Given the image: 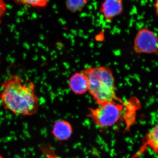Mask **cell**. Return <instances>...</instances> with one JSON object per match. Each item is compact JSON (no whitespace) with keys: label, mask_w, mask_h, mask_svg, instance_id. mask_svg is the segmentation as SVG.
Instances as JSON below:
<instances>
[{"label":"cell","mask_w":158,"mask_h":158,"mask_svg":"<svg viewBox=\"0 0 158 158\" xmlns=\"http://www.w3.org/2000/svg\"><path fill=\"white\" fill-rule=\"evenodd\" d=\"M154 8L155 9L156 13L158 16V0H155V2L154 3Z\"/></svg>","instance_id":"12"},{"label":"cell","mask_w":158,"mask_h":158,"mask_svg":"<svg viewBox=\"0 0 158 158\" xmlns=\"http://www.w3.org/2000/svg\"><path fill=\"white\" fill-rule=\"evenodd\" d=\"M81 72L87 77L90 95L98 106L112 102H120L117 96L112 70L106 66L86 68Z\"/></svg>","instance_id":"3"},{"label":"cell","mask_w":158,"mask_h":158,"mask_svg":"<svg viewBox=\"0 0 158 158\" xmlns=\"http://www.w3.org/2000/svg\"><path fill=\"white\" fill-rule=\"evenodd\" d=\"M0 102L13 114L31 116L37 113L39 100L34 82L12 75L1 84Z\"/></svg>","instance_id":"1"},{"label":"cell","mask_w":158,"mask_h":158,"mask_svg":"<svg viewBox=\"0 0 158 158\" xmlns=\"http://www.w3.org/2000/svg\"><path fill=\"white\" fill-rule=\"evenodd\" d=\"M18 6H30L34 8H44L48 6L49 0H13Z\"/></svg>","instance_id":"9"},{"label":"cell","mask_w":158,"mask_h":158,"mask_svg":"<svg viewBox=\"0 0 158 158\" xmlns=\"http://www.w3.org/2000/svg\"><path fill=\"white\" fill-rule=\"evenodd\" d=\"M52 133L55 138L59 141H66L70 138L72 134V127L68 122L59 120L54 123Z\"/></svg>","instance_id":"8"},{"label":"cell","mask_w":158,"mask_h":158,"mask_svg":"<svg viewBox=\"0 0 158 158\" xmlns=\"http://www.w3.org/2000/svg\"><path fill=\"white\" fill-rule=\"evenodd\" d=\"M124 10L123 0H102L99 12L104 19L110 22L121 15Z\"/></svg>","instance_id":"5"},{"label":"cell","mask_w":158,"mask_h":158,"mask_svg":"<svg viewBox=\"0 0 158 158\" xmlns=\"http://www.w3.org/2000/svg\"><path fill=\"white\" fill-rule=\"evenodd\" d=\"M88 4V0H66L65 6L69 11L73 13L82 11Z\"/></svg>","instance_id":"10"},{"label":"cell","mask_w":158,"mask_h":158,"mask_svg":"<svg viewBox=\"0 0 158 158\" xmlns=\"http://www.w3.org/2000/svg\"><path fill=\"white\" fill-rule=\"evenodd\" d=\"M8 10V6L5 0H0V24L4 16L6 15Z\"/></svg>","instance_id":"11"},{"label":"cell","mask_w":158,"mask_h":158,"mask_svg":"<svg viewBox=\"0 0 158 158\" xmlns=\"http://www.w3.org/2000/svg\"><path fill=\"white\" fill-rule=\"evenodd\" d=\"M69 86L71 90L77 95H82L89 89L88 79L81 71L76 73L70 77Z\"/></svg>","instance_id":"6"},{"label":"cell","mask_w":158,"mask_h":158,"mask_svg":"<svg viewBox=\"0 0 158 158\" xmlns=\"http://www.w3.org/2000/svg\"><path fill=\"white\" fill-rule=\"evenodd\" d=\"M0 65H1V59H0Z\"/></svg>","instance_id":"14"},{"label":"cell","mask_w":158,"mask_h":158,"mask_svg":"<svg viewBox=\"0 0 158 158\" xmlns=\"http://www.w3.org/2000/svg\"><path fill=\"white\" fill-rule=\"evenodd\" d=\"M142 144L135 156L144 152L147 148H150L158 155V123L145 135L142 139Z\"/></svg>","instance_id":"7"},{"label":"cell","mask_w":158,"mask_h":158,"mask_svg":"<svg viewBox=\"0 0 158 158\" xmlns=\"http://www.w3.org/2000/svg\"><path fill=\"white\" fill-rule=\"evenodd\" d=\"M140 105L133 98L120 102H112L89 109L88 116L99 127H111L120 122H124L129 129L135 120L136 112Z\"/></svg>","instance_id":"2"},{"label":"cell","mask_w":158,"mask_h":158,"mask_svg":"<svg viewBox=\"0 0 158 158\" xmlns=\"http://www.w3.org/2000/svg\"><path fill=\"white\" fill-rule=\"evenodd\" d=\"M134 49L137 53L158 55L157 35L148 28L140 29L134 40Z\"/></svg>","instance_id":"4"},{"label":"cell","mask_w":158,"mask_h":158,"mask_svg":"<svg viewBox=\"0 0 158 158\" xmlns=\"http://www.w3.org/2000/svg\"><path fill=\"white\" fill-rule=\"evenodd\" d=\"M0 158H3V157H2V156H1V154H0Z\"/></svg>","instance_id":"13"}]
</instances>
